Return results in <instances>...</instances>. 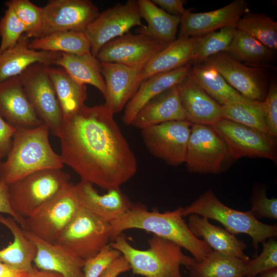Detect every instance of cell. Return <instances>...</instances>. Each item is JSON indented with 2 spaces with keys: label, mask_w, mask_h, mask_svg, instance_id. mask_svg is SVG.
<instances>
[{
  "label": "cell",
  "mask_w": 277,
  "mask_h": 277,
  "mask_svg": "<svg viewBox=\"0 0 277 277\" xmlns=\"http://www.w3.org/2000/svg\"><path fill=\"white\" fill-rule=\"evenodd\" d=\"M113 116L104 104L84 105L63 118L57 136L63 164L81 181L107 191L120 189L137 169L135 155Z\"/></svg>",
  "instance_id": "1"
},
{
  "label": "cell",
  "mask_w": 277,
  "mask_h": 277,
  "mask_svg": "<svg viewBox=\"0 0 277 277\" xmlns=\"http://www.w3.org/2000/svg\"><path fill=\"white\" fill-rule=\"evenodd\" d=\"M183 207L173 211H149L140 205H133L123 216L111 224V240L126 230L137 229L172 242L189 251L196 262L204 260L212 249L190 231L182 215Z\"/></svg>",
  "instance_id": "2"
},
{
  "label": "cell",
  "mask_w": 277,
  "mask_h": 277,
  "mask_svg": "<svg viewBox=\"0 0 277 277\" xmlns=\"http://www.w3.org/2000/svg\"><path fill=\"white\" fill-rule=\"evenodd\" d=\"M49 132L44 124L16 128L7 159L0 162V180L9 185L36 171L62 169L64 164L51 147Z\"/></svg>",
  "instance_id": "3"
},
{
  "label": "cell",
  "mask_w": 277,
  "mask_h": 277,
  "mask_svg": "<svg viewBox=\"0 0 277 277\" xmlns=\"http://www.w3.org/2000/svg\"><path fill=\"white\" fill-rule=\"evenodd\" d=\"M148 243V249H136L121 234L109 244L125 258L134 274L145 277H184L181 266L187 269L196 261L185 255L177 244L155 235Z\"/></svg>",
  "instance_id": "4"
},
{
  "label": "cell",
  "mask_w": 277,
  "mask_h": 277,
  "mask_svg": "<svg viewBox=\"0 0 277 277\" xmlns=\"http://www.w3.org/2000/svg\"><path fill=\"white\" fill-rule=\"evenodd\" d=\"M196 214L221 223L235 235L248 234L252 240L256 255L259 244L277 235V226L264 224L255 219L250 211H241L224 204L211 189L200 195L190 205L183 208V217Z\"/></svg>",
  "instance_id": "5"
},
{
  "label": "cell",
  "mask_w": 277,
  "mask_h": 277,
  "mask_svg": "<svg viewBox=\"0 0 277 277\" xmlns=\"http://www.w3.org/2000/svg\"><path fill=\"white\" fill-rule=\"evenodd\" d=\"M62 169H46L29 174L9 185L12 210L24 229L25 219L70 182Z\"/></svg>",
  "instance_id": "6"
},
{
  "label": "cell",
  "mask_w": 277,
  "mask_h": 277,
  "mask_svg": "<svg viewBox=\"0 0 277 277\" xmlns=\"http://www.w3.org/2000/svg\"><path fill=\"white\" fill-rule=\"evenodd\" d=\"M81 207L76 184L70 182L25 219L24 229L45 241L55 243Z\"/></svg>",
  "instance_id": "7"
},
{
  "label": "cell",
  "mask_w": 277,
  "mask_h": 277,
  "mask_svg": "<svg viewBox=\"0 0 277 277\" xmlns=\"http://www.w3.org/2000/svg\"><path fill=\"white\" fill-rule=\"evenodd\" d=\"M233 160L227 145L210 126L192 124L185 162L189 172L220 173Z\"/></svg>",
  "instance_id": "8"
},
{
  "label": "cell",
  "mask_w": 277,
  "mask_h": 277,
  "mask_svg": "<svg viewBox=\"0 0 277 277\" xmlns=\"http://www.w3.org/2000/svg\"><path fill=\"white\" fill-rule=\"evenodd\" d=\"M48 66L37 63L19 75L25 93L36 115L57 136L63 116Z\"/></svg>",
  "instance_id": "9"
},
{
  "label": "cell",
  "mask_w": 277,
  "mask_h": 277,
  "mask_svg": "<svg viewBox=\"0 0 277 277\" xmlns=\"http://www.w3.org/2000/svg\"><path fill=\"white\" fill-rule=\"evenodd\" d=\"M110 240V223L82 206L56 242L86 260L97 254Z\"/></svg>",
  "instance_id": "10"
},
{
  "label": "cell",
  "mask_w": 277,
  "mask_h": 277,
  "mask_svg": "<svg viewBox=\"0 0 277 277\" xmlns=\"http://www.w3.org/2000/svg\"><path fill=\"white\" fill-rule=\"evenodd\" d=\"M210 127L225 142L233 160L242 157H259L276 163V138L225 118Z\"/></svg>",
  "instance_id": "11"
},
{
  "label": "cell",
  "mask_w": 277,
  "mask_h": 277,
  "mask_svg": "<svg viewBox=\"0 0 277 277\" xmlns=\"http://www.w3.org/2000/svg\"><path fill=\"white\" fill-rule=\"evenodd\" d=\"M137 1L117 3L101 13L88 25L84 33L90 41L95 57L109 41L127 33L134 26L144 27Z\"/></svg>",
  "instance_id": "12"
},
{
  "label": "cell",
  "mask_w": 277,
  "mask_h": 277,
  "mask_svg": "<svg viewBox=\"0 0 277 277\" xmlns=\"http://www.w3.org/2000/svg\"><path fill=\"white\" fill-rule=\"evenodd\" d=\"M192 125L187 121H169L141 130V135L152 155L177 166L185 162Z\"/></svg>",
  "instance_id": "13"
},
{
  "label": "cell",
  "mask_w": 277,
  "mask_h": 277,
  "mask_svg": "<svg viewBox=\"0 0 277 277\" xmlns=\"http://www.w3.org/2000/svg\"><path fill=\"white\" fill-rule=\"evenodd\" d=\"M168 44L144 33L128 32L106 44L96 57L101 62L143 68Z\"/></svg>",
  "instance_id": "14"
},
{
  "label": "cell",
  "mask_w": 277,
  "mask_h": 277,
  "mask_svg": "<svg viewBox=\"0 0 277 277\" xmlns=\"http://www.w3.org/2000/svg\"><path fill=\"white\" fill-rule=\"evenodd\" d=\"M42 10L39 37L59 31L84 32L100 13L89 0H50Z\"/></svg>",
  "instance_id": "15"
},
{
  "label": "cell",
  "mask_w": 277,
  "mask_h": 277,
  "mask_svg": "<svg viewBox=\"0 0 277 277\" xmlns=\"http://www.w3.org/2000/svg\"><path fill=\"white\" fill-rule=\"evenodd\" d=\"M213 66L227 83L244 97L263 101L266 94V76L263 67L247 66L223 52L205 61Z\"/></svg>",
  "instance_id": "16"
},
{
  "label": "cell",
  "mask_w": 277,
  "mask_h": 277,
  "mask_svg": "<svg viewBox=\"0 0 277 277\" xmlns=\"http://www.w3.org/2000/svg\"><path fill=\"white\" fill-rule=\"evenodd\" d=\"M142 68L113 63L101 62L107 109L113 115L121 112L137 91L143 80Z\"/></svg>",
  "instance_id": "17"
},
{
  "label": "cell",
  "mask_w": 277,
  "mask_h": 277,
  "mask_svg": "<svg viewBox=\"0 0 277 277\" xmlns=\"http://www.w3.org/2000/svg\"><path fill=\"white\" fill-rule=\"evenodd\" d=\"M248 9L245 0H234L213 11L194 13L190 10L181 16L178 38L201 36L236 25Z\"/></svg>",
  "instance_id": "18"
},
{
  "label": "cell",
  "mask_w": 277,
  "mask_h": 277,
  "mask_svg": "<svg viewBox=\"0 0 277 277\" xmlns=\"http://www.w3.org/2000/svg\"><path fill=\"white\" fill-rule=\"evenodd\" d=\"M25 233L36 246L33 263L36 268L56 272L63 277H84L85 260L64 245L45 241L26 230Z\"/></svg>",
  "instance_id": "19"
},
{
  "label": "cell",
  "mask_w": 277,
  "mask_h": 277,
  "mask_svg": "<svg viewBox=\"0 0 277 277\" xmlns=\"http://www.w3.org/2000/svg\"><path fill=\"white\" fill-rule=\"evenodd\" d=\"M0 115L15 128L44 124L30 103L19 76L0 83Z\"/></svg>",
  "instance_id": "20"
},
{
  "label": "cell",
  "mask_w": 277,
  "mask_h": 277,
  "mask_svg": "<svg viewBox=\"0 0 277 277\" xmlns=\"http://www.w3.org/2000/svg\"><path fill=\"white\" fill-rule=\"evenodd\" d=\"M176 87L188 122L210 126L222 118L221 105L201 88L188 73Z\"/></svg>",
  "instance_id": "21"
},
{
  "label": "cell",
  "mask_w": 277,
  "mask_h": 277,
  "mask_svg": "<svg viewBox=\"0 0 277 277\" xmlns=\"http://www.w3.org/2000/svg\"><path fill=\"white\" fill-rule=\"evenodd\" d=\"M76 186L82 206L109 223L123 216L132 205L120 189L101 195L90 183L81 181Z\"/></svg>",
  "instance_id": "22"
},
{
  "label": "cell",
  "mask_w": 277,
  "mask_h": 277,
  "mask_svg": "<svg viewBox=\"0 0 277 277\" xmlns=\"http://www.w3.org/2000/svg\"><path fill=\"white\" fill-rule=\"evenodd\" d=\"M191 66L189 64L170 71L152 75L143 81L125 107L123 123L127 125H131L137 114L149 101L180 83L187 75Z\"/></svg>",
  "instance_id": "23"
},
{
  "label": "cell",
  "mask_w": 277,
  "mask_h": 277,
  "mask_svg": "<svg viewBox=\"0 0 277 277\" xmlns=\"http://www.w3.org/2000/svg\"><path fill=\"white\" fill-rule=\"evenodd\" d=\"M25 34L13 47L0 51V83L21 75L28 67L37 63L55 66L60 52L37 51L28 47Z\"/></svg>",
  "instance_id": "24"
},
{
  "label": "cell",
  "mask_w": 277,
  "mask_h": 277,
  "mask_svg": "<svg viewBox=\"0 0 277 277\" xmlns=\"http://www.w3.org/2000/svg\"><path fill=\"white\" fill-rule=\"evenodd\" d=\"M176 86L149 101L137 114L131 125L142 130L169 121H187Z\"/></svg>",
  "instance_id": "25"
},
{
  "label": "cell",
  "mask_w": 277,
  "mask_h": 277,
  "mask_svg": "<svg viewBox=\"0 0 277 277\" xmlns=\"http://www.w3.org/2000/svg\"><path fill=\"white\" fill-rule=\"evenodd\" d=\"M188 226L196 238L203 240L213 250L248 261L244 250L247 245L225 229L211 224L209 220L198 214L188 215Z\"/></svg>",
  "instance_id": "26"
},
{
  "label": "cell",
  "mask_w": 277,
  "mask_h": 277,
  "mask_svg": "<svg viewBox=\"0 0 277 277\" xmlns=\"http://www.w3.org/2000/svg\"><path fill=\"white\" fill-rule=\"evenodd\" d=\"M0 223L9 229L13 236V242L0 250V262L20 271L30 272L34 268L32 263L36 253L35 245L12 217H5L0 214Z\"/></svg>",
  "instance_id": "27"
},
{
  "label": "cell",
  "mask_w": 277,
  "mask_h": 277,
  "mask_svg": "<svg viewBox=\"0 0 277 277\" xmlns=\"http://www.w3.org/2000/svg\"><path fill=\"white\" fill-rule=\"evenodd\" d=\"M199 37L178 38L168 44L143 67L141 72L142 80L190 64L193 50Z\"/></svg>",
  "instance_id": "28"
},
{
  "label": "cell",
  "mask_w": 277,
  "mask_h": 277,
  "mask_svg": "<svg viewBox=\"0 0 277 277\" xmlns=\"http://www.w3.org/2000/svg\"><path fill=\"white\" fill-rule=\"evenodd\" d=\"M188 75L221 106L251 101L230 86L220 72L205 61L191 66Z\"/></svg>",
  "instance_id": "29"
},
{
  "label": "cell",
  "mask_w": 277,
  "mask_h": 277,
  "mask_svg": "<svg viewBox=\"0 0 277 277\" xmlns=\"http://www.w3.org/2000/svg\"><path fill=\"white\" fill-rule=\"evenodd\" d=\"M141 18L147 26L140 27L137 32L169 44L176 39V35L181 17L169 14L152 1H137Z\"/></svg>",
  "instance_id": "30"
},
{
  "label": "cell",
  "mask_w": 277,
  "mask_h": 277,
  "mask_svg": "<svg viewBox=\"0 0 277 277\" xmlns=\"http://www.w3.org/2000/svg\"><path fill=\"white\" fill-rule=\"evenodd\" d=\"M55 66L63 68L77 83L91 85L105 95L106 87L101 62L91 53L76 55L60 53Z\"/></svg>",
  "instance_id": "31"
},
{
  "label": "cell",
  "mask_w": 277,
  "mask_h": 277,
  "mask_svg": "<svg viewBox=\"0 0 277 277\" xmlns=\"http://www.w3.org/2000/svg\"><path fill=\"white\" fill-rule=\"evenodd\" d=\"M48 72L52 82L63 118L77 111L87 98V87L74 80L62 68L48 66Z\"/></svg>",
  "instance_id": "32"
},
{
  "label": "cell",
  "mask_w": 277,
  "mask_h": 277,
  "mask_svg": "<svg viewBox=\"0 0 277 277\" xmlns=\"http://www.w3.org/2000/svg\"><path fill=\"white\" fill-rule=\"evenodd\" d=\"M247 261L213 250L187 269L190 277H245Z\"/></svg>",
  "instance_id": "33"
},
{
  "label": "cell",
  "mask_w": 277,
  "mask_h": 277,
  "mask_svg": "<svg viewBox=\"0 0 277 277\" xmlns=\"http://www.w3.org/2000/svg\"><path fill=\"white\" fill-rule=\"evenodd\" d=\"M29 48L37 51L66 53L76 55L91 53L89 40L84 32L63 31L33 38Z\"/></svg>",
  "instance_id": "34"
},
{
  "label": "cell",
  "mask_w": 277,
  "mask_h": 277,
  "mask_svg": "<svg viewBox=\"0 0 277 277\" xmlns=\"http://www.w3.org/2000/svg\"><path fill=\"white\" fill-rule=\"evenodd\" d=\"M224 52L241 63L255 67H263L271 60L273 55L271 50L251 35L237 29Z\"/></svg>",
  "instance_id": "35"
},
{
  "label": "cell",
  "mask_w": 277,
  "mask_h": 277,
  "mask_svg": "<svg viewBox=\"0 0 277 277\" xmlns=\"http://www.w3.org/2000/svg\"><path fill=\"white\" fill-rule=\"evenodd\" d=\"M236 28L272 51L277 49V22L266 14L251 13L244 15L238 22Z\"/></svg>",
  "instance_id": "36"
},
{
  "label": "cell",
  "mask_w": 277,
  "mask_h": 277,
  "mask_svg": "<svg viewBox=\"0 0 277 277\" xmlns=\"http://www.w3.org/2000/svg\"><path fill=\"white\" fill-rule=\"evenodd\" d=\"M262 102L250 101L221 106L222 118L234 121L270 135Z\"/></svg>",
  "instance_id": "37"
},
{
  "label": "cell",
  "mask_w": 277,
  "mask_h": 277,
  "mask_svg": "<svg viewBox=\"0 0 277 277\" xmlns=\"http://www.w3.org/2000/svg\"><path fill=\"white\" fill-rule=\"evenodd\" d=\"M236 31V25H232L200 36L193 50L192 62H204L215 54L225 52Z\"/></svg>",
  "instance_id": "38"
},
{
  "label": "cell",
  "mask_w": 277,
  "mask_h": 277,
  "mask_svg": "<svg viewBox=\"0 0 277 277\" xmlns=\"http://www.w3.org/2000/svg\"><path fill=\"white\" fill-rule=\"evenodd\" d=\"M5 6L11 7L26 29L25 35L28 38H38L42 27V7H38L29 0H10Z\"/></svg>",
  "instance_id": "39"
},
{
  "label": "cell",
  "mask_w": 277,
  "mask_h": 277,
  "mask_svg": "<svg viewBox=\"0 0 277 277\" xmlns=\"http://www.w3.org/2000/svg\"><path fill=\"white\" fill-rule=\"evenodd\" d=\"M6 7L4 14L0 18V51L15 46L26 33L24 26L13 9L10 6Z\"/></svg>",
  "instance_id": "40"
},
{
  "label": "cell",
  "mask_w": 277,
  "mask_h": 277,
  "mask_svg": "<svg viewBox=\"0 0 277 277\" xmlns=\"http://www.w3.org/2000/svg\"><path fill=\"white\" fill-rule=\"evenodd\" d=\"M263 249L258 256L247 261L245 277H256L260 273L277 268V242L274 238L261 244Z\"/></svg>",
  "instance_id": "41"
},
{
  "label": "cell",
  "mask_w": 277,
  "mask_h": 277,
  "mask_svg": "<svg viewBox=\"0 0 277 277\" xmlns=\"http://www.w3.org/2000/svg\"><path fill=\"white\" fill-rule=\"evenodd\" d=\"M121 255L118 250L112 248L109 244L107 245L95 256L85 260L83 269L84 277H100Z\"/></svg>",
  "instance_id": "42"
},
{
  "label": "cell",
  "mask_w": 277,
  "mask_h": 277,
  "mask_svg": "<svg viewBox=\"0 0 277 277\" xmlns=\"http://www.w3.org/2000/svg\"><path fill=\"white\" fill-rule=\"evenodd\" d=\"M250 205L249 211L257 220L277 219V199L268 198L265 188L258 186L253 188Z\"/></svg>",
  "instance_id": "43"
},
{
  "label": "cell",
  "mask_w": 277,
  "mask_h": 277,
  "mask_svg": "<svg viewBox=\"0 0 277 277\" xmlns=\"http://www.w3.org/2000/svg\"><path fill=\"white\" fill-rule=\"evenodd\" d=\"M265 121L270 135L277 136V85L273 82L262 102Z\"/></svg>",
  "instance_id": "44"
},
{
  "label": "cell",
  "mask_w": 277,
  "mask_h": 277,
  "mask_svg": "<svg viewBox=\"0 0 277 277\" xmlns=\"http://www.w3.org/2000/svg\"><path fill=\"white\" fill-rule=\"evenodd\" d=\"M15 131L16 128L0 115V154L3 158L7 157L11 149Z\"/></svg>",
  "instance_id": "45"
},
{
  "label": "cell",
  "mask_w": 277,
  "mask_h": 277,
  "mask_svg": "<svg viewBox=\"0 0 277 277\" xmlns=\"http://www.w3.org/2000/svg\"><path fill=\"white\" fill-rule=\"evenodd\" d=\"M152 2L170 14L182 16L187 11L184 5L187 3L185 0H152Z\"/></svg>",
  "instance_id": "46"
},
{
  "label": "cell",
  "mask_w": 277,
  "mask_h": 277,
  "mask_svg": "<svg viewBox=\"0 0 277 277\" xmlns=\"http://www.w3.org/2000/svg\"><path fill=\"white\" fill-rule=\"evenodd\" d=\"M130 270L129 264L122 255L103 272L100 277H117L121 274Z\"/></svg>",
  "instance_id": "47"
},
{
  "label": "cell",
  "mask_w": 277,
  "mask_h": 277,
  "mask_svg": "<svg viewBox=\"0 0 277 277\" xmlns=\"http://www.w3.org/2000/svg\"><path fill=\"white\" fill-rule=\"evenodd\" d=\"M9 184L0 180V214L6 213L12 217L19 224L20 222L10 206L8 197Z\"/></svg>",
  "instance_id": "48"
},
{
  "label": "cell",
  "mask_w": 277,
  "mask_h": 277,
  "mask_svg": "<svg viewBox=\"0 0 277 277\" xmlns=\"http://www.w3.org/2000/svg\"><path fill=\"white\" fill-rule=\"evenodd\" d=\"M28 273L15 269L0 262V277H27Z\"/></svg>",
  "instance_id": "49"
},
{
  "label": "cell",
  "mask_w": 277,
  "mask_h": 277,
  "mask_svg": "<svg viewBox=\"0 0 277 277\" xmlns=\"http://www.w3.org/2000/svg\"><path fill=\"white\" fill-rule=\"evenodd\" d=\"M27 277H63L61 274L51 271L39 270L34 267L33 270L28 273Z\"/></svg>",
  "instance_id": "50"
},
{
  "label": "cell",
  "mask_w": 277,
  "mask_h": 277,
  "mask_svg": "<svg viewBox=\"0 0 277 277\" xmlns=\"http://www.w3.org/2000/svg\"><path fill=\"white\" fill-rule=\"evenodd\" d=\"M256 277H277V268L272 269L263 271Z\"/></svg>",
  "instance_id": "51"
},
{
  "label": "cell",
  "mask_w": 277,
  "mask_h": 277,
  "mask_svg": "<svg viewBox=\"0 0 277 277\" xmlns=\"http://www.w3.org/2000/svg\"><path fill=\"white\" fill-rule=\"evenodd\" d=\"M2 158H3V157H2V155H1V154H0V159H2Z\"/></svg>",
  "instance_id": "52"
},
{
  "label": "cell",
  "mask_w": 277,
  "mask_h": 277,
  "mask_svg": "<svg viewBox=\"0 0 277 277\" xmlns=\"http://www.w3.org/2000/svg\"><path fill=\"white\" fill-rule=\"evenodd\" d=\"M246 277H249V276H246Z\"/></svg>",
  "instance_id": "53"
}]
</instances>
